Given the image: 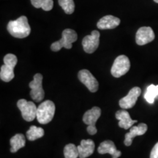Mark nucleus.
<instances>
[{"mask_svg":"<svg viewBox=\"0 0 158 158\" xmlns=\"http://www.w3.org/2000/svg\"><path fill=\"white\" fill-rule=\"evenodd\" d=\"M30 96L35 102H40L44 99L45 92L43 88V76L40 73L35 75L33 81L29 83Z\"/></svg>","mask_w":158,"mask_h":158,"instance_id":"6","label":"nucleus"},{"mask_svg":"<svg viewBox=\"0 0 158 158\" xmlns=\"http://www.w3.org/2000/svg\"><path fill=\"white\" fill-rule=\"evenodd\" d=\"M98 151L100 155L109 154L112 156V158H118L122 155L121 152L116 149L115 144L110 140L102 142L99 146Z\"/></svg>","mask_w":158,"mask_h":158,"instance_id":"12","label":"nucleus"},{"mask_svg":"<svg viewBox=\"0 0 158 158\" xmlns=\"http://www.w3.org/2000/svg\"><path fill=\"white\" fill-rule=\"evenodd\" d=\"M155 35L151 27H141L136 32L135 41L139 45H143L154 40Z\"/></svg>","mask_w":158,"mask_h":158,"instance_id":"10","label":"nucleus"},{"mask_svg":"<svg viewBox=\"0 0 158 158\" xmlns=\"http://www.w3.org/2000/svg\"><path fill=\"white\" fill-rule=\"evenodd\" d=\"M55 104L51 100H45L37 107L36 118L41 124H46L51 122L55 114Z\"/></svg>","mask_w":158,"mask_h":158,"instance_id":"2","label":"nucleus"},{"mask_svg":"<svg viewBox=\"0 0 158 158\" xmlns=\"http://www.w3.org/2000/svg\"><path fill=\"white\" fill-rule=\"evenodd\" d=\"M17 106L21 110L23 118L27 122H31L36 118L37 107L33 102L21 99L18 101Z\"/></svg>","mask_w":158,"mask_h":158,"instance_id":"4","label":"nucleus"},{"mask_svg":"<svg viewBox=\"0 0 158 158\" xmlns=\"http://www.w3.org/2000/svg\"><path fill=\"white\" fill-rule=\"evenodd\" d=\"M13 70H14V68L4 64L1 67V70H0V78H1V80L5 82H9L13 80L15 76Z\"/></svg>","mask_w":158,"mask_h":158,"instance_id":"18","label":"nucleus"},{"mask_svg":"<svg viewBox=\"0 0 158 158\" xmlns=\"http://www.w3.org/2000/svg\"><path fill=\"white\" fill-rule=\"evenodd\" d=\"M86 130H87L88 133L92 135H95L97 132H98V130H97L96 127H92V126H88L87 128H86Z\"/></svg>","mask_w":158,"mask_h":158,"instance_id":"26","label":"nucleus"},{"mask_svg":"<svg viewBox=\"0 0 158 158\" xmlns=\"http://www.w3.org/2000/svg\"><path fill=\"white\" fill-rule=\"evenodd\" d=\"M141 89L138 86L131 89L127 95L122 98L118 102L120 107L123 109L133 108L136 103L138 97L141 95Z\"/></svg>","mask_w":158,"mask_h":158,"instance_id":"9","label":"nucleus"},{"mask_svg":"<svg viewBox=\"0 0 158 158\" xmlns=\"http://www.w3.org/2000/svg\"><path fill=\"white\" fill-rule=\"evenodd\" d=\"M157 98H158V85H149L144 94V98L147 102L153 104Z\"/></svg>","mask_w":158,"mask_h":158,"instance_id":"19","label":"nucleus"},{"mask_svg":"<svg viewBox=\"0 0 158 158\" xmlns=\"http://www.w3.org/2000/svg\"><path fill=\"white\" fill-rule=\"evenodd\" d=\"M10 152L12 153H15L21 148H23L26 144V138L23 134H16L10 138Z\"/></svg>","mask_w":158,"mask_h":158,"instance_id":"17","label":"nucleus"},{"mask_svg":"<svg viewBox=\"0 0 158 158\" xmlns=\"http://www.w3.org/2000/svg\"><path fill=\"white\" fill-rule=\"evenodd\" d=\"M7 31L12 36L16 38H25L31 32V27L27 18L22 15L15 21H10L7 24Z\"/></svg>","mask_w":158,"mask_h":158,"instance_id":"1","label":"nucleus"},{"mask_svg":"<svg viewBox=\"0 0 158 158\" xmlns=\"http://www.w3.org/2000/svg\"><path fill=\"white\" fill-rule=\"evenodd\" d=\"M147 130V125L144 123H141L138 126H133L130 127L129 133H126L124 138V145L130 147L133 143V138L138 135H142L146 133Z\"/></svg>","mask_w":158,"mask_h":158,"instance_id":"11","label":"nucleus"},{"mask_svg":"<svg viewBox=\"0 0 158 158\" xmlns=\"http://www.w3.org/2000/svg\"><path fill=\"white\" fill-rule=\"evenodd\" d=\"M59 4L67 14H72L75 10L73 0H59Z\"/></svg>","mask_w":158,"mask_h":158,"instance_id":"23","label":"nucleus"},{"mask_svg":"<svg viewBox=\"0 0 158 158\" xmlns=\"http://www.w3.org/2000/svg\"><path fill=\"white\" fill-rule=\"evenodd\" d=\"M78 39L77 33L70 29H66L62 31V37L59 40L53 43L51 45V49L53 51H60L62 48L70 49L72 45Z\"/></svg>","mask_w":158,"mask_h":158,"instance_id":"3","label":"nucleus"},{"mask_svg":"<svg viewBox=\"0 0 158 158\" xmlns=\"http://www.w3.org/2000/svg\"><path fill=\"white\" fill-rule=\"evenodd\" d=\"M64 158H78L79 152L78 147L73 143H68L64 148Z\"/></svg>","mask_w":158,"mask_h":158,"instance_id":"22","label":"nucleus"},{"mask_svg":"<svg viewBox=\"0 0 158 158\" xmlns=\"http://www.w3.org/2000/svg\"><path fill=\"white\" fill-rule=\"evenodd\" d=\"M100 35L98 31L94 30L90 35H87L83 39L82 45L85 52L92 54L98 49L100 44Z\"/></svg>","mask_w":158,"mask_h":158,"instance_id":"7","label":"nucleus"},{"mask_svg":"<svg viewBox=\"0 0 158 158\" xmlns=\"http://www.w3.org/2000/svg\"><path fill=\"white\" fill-rule=\"evenodd\" d=\"M130 68V62L125 55H120L114 60L110 73L115 78H119L125 75Z\"/></svg>","mask_w":158,"mask_h":158,"instance_id":"5","label":"nucleus"},{"mask_svg":"<svg viewBox=\"0 0 158 158\" xmlns=\"http://www.w3.org/2000/svg\"><path fill=\"white\" fill-rule=\"evenodd\" d=\"M31 3L36 8H42L45 11H50L54 7L53 0H31Z\"/></svg>","mask_w":158,"mask_h":158,"instance_id":"21","label":"nucleus"},{"mask_svg":"<svg viewBox=\"0 0 158 158\" xmlns=\"http://www.w3.org/2000/svg\"><path fill=\"white\" fill-rule=\"evenodd\" d=\"M120 19L114 15H106L98 21L97 27L100 29H112L120 24Z\"/></svg>","mask_w":158,"mask_h":158,"instance_id":"14","label":"nucleus"},{"mask_svg":"<svg viewBox=\"0 0 158 158\" xmlns=\"http://www.w3.org/2000/svg\"><path fill=\"white\" fill-rule=\"evenodd\" d=\"M150 158H158V142L154 146L150 153Z\"/></svg>","mask_w":158,"mask_h":158,"instance_id":"25","label":"nucleus"},{"mask_svg":"<svg viewBox=\"0 0 158 158\" xmlns=\"http://www.w3.org/2000/svg\"><path fill=\"white\" fill-rule=\"evenodd\" d=\"M45 132L42 127H37L36 126H31L27 132V138L29 141H33L44 135Z\"/></svg>","mask_w":158,"mask_h":158,"instance_id":"20","label":"nucleus"},{"mask_svg":"<svg viewBox=\"0 0 158 158\" xmlns=\"http://www.w3.org/2000/svg\"><path fill=\"white\" fill-rule=\"evenodd\" d=\"M94 148H95V145L92 140H82L80 145L78 147L79 158H86L89 157L93 154Z\"/></svg>","mask_w":158,"mask_h":158,"instance_id":"15","label":"nucleus"},{"mask_svg":"<svg viewBox=\"0 0 158 158\" xmlns=\"http://www.w3.org/2000/svg\"><path fill=\"white\" fill-rule=\"evenodd\" d=\"M154 1H155L156 3H158V0H154Z\"/></svg>","mask_w":158,"mask_h":158,"instance_id":"27","label":"nucleus"},{"mask_svg":"<svg viewBox=\"0 0 158 158\" xmlns=\"http://www.w3.org/2000/svg\"><path fill=\"white\" fill-rule=\"evenodd\" d=\"M78 78L80 81L84 84L91 92H96L98 90V81L88 70L79 71Z\"/></svg>","mask_w":158,"mask_h":158,"instance_id":"8","label":"nucleus"},{"mask_svg":"<svg viewBox=\"0 0 158 158\" xmlns=\"http://www.w3.org/2000/svg\"><path fill=\"white\" fill-rule=\"evenodd\" d=\"M116 118L118 121V127L127 130L133 127V124L137 122V120H133L127 110H118L116 113Z\"/></svg>","mask_w":158,"mask_h":158,"instance_id":"13","label":"nucleus"},{"mask_svg":"<svg viewBox=\"0 0 158 158\" xmlns=\"http://www.w3.org/2000/svg\"><path fill=\"white\" fill-rule=\"evenodd\" d=\"M17 62L18 59L16 56L13 54H8L4 57V64L9 65V66L13 67L14 68L17 64Z\"/></svg>","mask_w":158,"mask_h":158,"instance_id":"24","label":"nucleus"},{"mask_svg":"<svg viewBox=\"0 0 158 158\" xmlns=\"http://www.w3.org/2000/svg\"><path fill=\"white\" fill-rule=\"evenodd\" d=\"M101 115V109L99 107L94 106L90 110L85 112L83 116V121L88 126L95 127V124Z\"/></svg>","mask_w":158,"mask_h":158,"instance_id":"16","label":"nucleus"}]
</instances>
